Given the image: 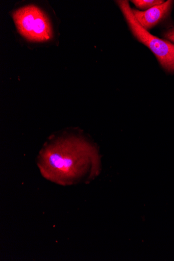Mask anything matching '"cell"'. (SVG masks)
<instances>
[{"instance_id":"obj_1","label":"cell","mask_w":174,"mask_h":261,"mask_svg":"<svg viewBox=\"0 0 174 261\" xmlns=\"http://www.w3.org/2000/svg\"><path fill=\"white\" fill-rule=\"evenodd\" d=\"M37 164L45 178L69 186L94 179L100 173L101 161L97 148L86 138L65 132L46 142Z\"/></svg>"},{"instance_id":"obj_2","label":"cell","mask_w":174,"mask_h":261,"mask_svg":"<svg viewBox=\"0 0 174 261\" xmlns=\"http://www.w3.org/2000/svg\"><path fill=\"white\" fill-rule=\"evenodd\" d=\"M134 36L155 54L168 72L172 73L174 65V44L155 36L145 30L135 17L129 3L116 1Z\"/></svg>"},{"instance_id":"obj_3","label":"cell","mask_w":174,"mask_h":261,"mask_svg":"<svg viewBox=\"0 0 174 261\" xmlns=\"http://www.w3.org/2000/svg\"><path fill=\"white\" fill-rule=\"evenodd\" d=\"M13 16L18 32L28 40L42 42L52 38L51 23L38 8L34 6L23 7L16 11Z\"/></svg>"},{"instance_id":"obj_4","label":"cell","mask_w":174,"mask_h":261,"mask_svg":"<svg viewBox=\"0 0 174 261\" xmlns=\"http://www.w3.org/2000/svg\"><path fill=\"white\" fill-rule=\"evenodd\" d=\"M173 2H164L144 11L132 9V12L140 23L146 30L152 29L158 24L169 12Z\"/></svg>"},{"instance_id":"obj_5","label":"cell","mask_w":174,"mask_h":261,"mask_svg":"<svg viewBox=\"0 0 174 261\" xmlns=\"http://www.w3.org/2000/svg\"><path fill=\"white\" fill-rule=\"evenodd\" d=\"M132 2L137 7L142 10L149 9L164 3V1H161V0H133Z\"/></svg>"},{"instance_id":"obj_6","label":"cell","mask_w":174,"mask_h":261,"mask_svg":"<svg viewBox=\"0 0 174 261\" xmlns=\"http://www.w3.org/2000/svg\"><path fill=\"white\" fill-rule=\"evenodd\" d=\"M164 37L167 39L174 43V28L166 32L164 34Z\"/></svg>"},{"instance_id":"obj_7","label":"cell","mask_w":174,"mask_h":261,"mask_svg":"<svg viewBox=\"0 0 174 261\" xmlns=\"http://www.w3.org/2000/svg\"><path fill=\"white\" fill-rule=\"evenodd\" d=\"M174 72V65H173V69H172V72Z\"/></svg>"}]
</instances>
